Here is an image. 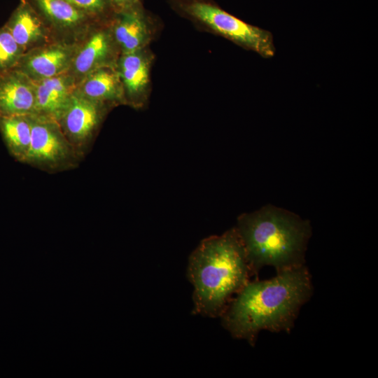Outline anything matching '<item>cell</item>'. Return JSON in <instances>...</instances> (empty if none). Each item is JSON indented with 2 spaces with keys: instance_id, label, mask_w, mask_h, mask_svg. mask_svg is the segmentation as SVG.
<instances>
[{
  "instance_id": "obj_5",
  "label": "cell",
  "mask_w": 378,
  "mask_h": 378,
  "mask_svg": "<svg viewBox=\"0 0 378 378\" xmlns=\"http://www.w3.org/2000/svg\"><path fill=\"white\" fill-rule=\"evenodd\" d=\"M31 136L25 162L49 172L75 167L81 156L69 143L59 123L30 115Z\"/></svg>"
},
{
  "instance_id": "obj_14",
  "label": "cell",
  "mask_w": 378,
  "mask_h": 378,
  "mask_svg": "<svg viewBox=\"0 0 378 378\" xmlns=\"http://www.w3.org/2000/svg\"><path fill=\"white\" fill-rule=\"evenodd\" d=\"M125 99L133 106L144 104L149 83L150 59L142 50L120 54L116 61Z\"/></svg>"
},
{
  "instance_id": "obj_8",
  "label": "cell",
  "mask_w": 378,
  "mask_h": 378,
  "mask_svg": "<svg viewBox=\"0 0 378 378\" xmlns=\"http://www.w3.org/2000/svg\"><path fill=\"white\" fill-rule=\"evenodd\" d=\"M78 41L58 39L29 50L15 68L34 81L68 72Z\"/></svg>"
},
{
  "instance_id": "obj_4",
  "label": "cell",
  "mask_w": 378,
  "mask_h": 378,
  "mask_svg": "<svg viewBox=\"0 0 378 378\" xmlns=\"http://www.w3.org/2000/svg\"><path fill=\"white\" fill-rule=\"evenodd\" d=\"M178 13L264 58L274 56L272 34L226 12L213 0H169Z\"/></svg>"
},
{
  "instance_id": "obj_18",
  "label": "cell",
  "mask_w": 378,
  "mask_h": 378,
  "mask_svg": "<svg viewBox=\"0 0 378 378\" xmlns=\"http://www.w3.org/2000/svg\"><path fill=\"white\" fill-rule=\"evenodd\" d=\"M97 22L111 20L115 10L108 0H66Z\"/></svg>"
},
{
  "instance_id": "obj_11",
  "label": "cell",
  "mask_w": 378,
  "mask_h": 378,
  "mask_svg": "<svg viewBox=\"0 0 378 378\" xmlns=\"http://www.w3.org/2000/svg\"><path fill=\"white\" fill-rule=\"evenodd\" d=\"M35 106L33 115L58 122L67 108L77 83L69 73L34 81Z\"/></svg>"
},
{
  "instance_id": "obj_1",
  "label": "cell",
  "mask_w": 378,
  "mask_h": 378,
  "mask_svg": "<svg viewBox=\"0 0 378 378\" xmlns=\"http://www.w3.org/2000/svg\"><path fill=\"white\" fill-rule=\"evenodd\" d=\"M313 291L305 265L276 272L270 279L250 280L220 316L222 326L233 337L251 346L262 330L289 333Z\"/></svg>"
},
{
  "instance_id": "obj_2",
  "label": "cell",
  "mask_w": 378,
  "mask_h": 378,
  "mask_svg": "<svg viewBox=\"0 0 378 378\" xmlns=\"http://www.w3.org/2000/svg\"><path fill=\"white\" fill-rule=\"evenodd\" d=\"M187 275L192 314L220 317L253 276L236 227L203 239L189 257Z\"/></svg>"
},
{
  "instance_id": "obj_12",
  "label": "cell",
  "mask_w": 378,
  "mask_h": 378,
  "mask_svg": "<svg viewBox=\"0 0 378 378\" xmlns=\"http://www.w3.org/2000/svg\"><path fill=\"white\" fill-rule=\"evenodd\" d=\"M34 83L14 68L0 71V117L33 115Z\"/></svg>"
},
{
  "instance_id": "obj_19",
  "label": "cell",
  "mask_w": 378,
  "mask_h": 378,
  "mask_svg": "<svg viewBox=\"0 0 378 378\" xmlns=\"http://www.w3.org/2000/svg\"><path fill=\"white\" fill-rule=\"evenodd\" d=\"M115 11L141 4V0H108Z\"/></svg>"
},
{
  "instance_id": "obj_7",
  "label": "cell",
  "mask_w": 378,
  "mask_h": 378,
  "mask_svg": "<svg viewBox=\"0 0 378 378\" xmlns=\"http://www.w3.org/2000/svg\"><path fill=\"white\" fill-rule=\"evenodd\" d=\"M106 106L89 99L76 89L58 120L65 137L81 155L99 127Z\"/></svg>"
},
{
  "instance_id": "obj_6",
  "label": "cell",
  "mask_w": 378,
  "mask_h": 378,
  "mask_svg": "<svg viewBox=\"0 0 378 378\" xmlns=\"http://www.w3.org/2000/svg\"><path fill=\"white\" fill-rule=\"evenodd\" d=\"M108 22L93 24L78 41L68 71L75 78L77 85L94 70L116 63L114 56L118 48L110 24L106 26Z\"/></svg>"
},
{
  "instance_id": "obj_15",
  "label": "cell",
  "mask_w": 378,
  "mask_h": 378,
  "mask_svg": "<svg viewBox=\"0 0 378 378\" xmlns=\"http://www.w3.org/2000/svg\"><path fill=\"white\" fill-rule=\"evenodd\" d=\"M76 90L89 99L105 106L126 104L115 64L103 66L91 72L78 83Z\"/></svg>"
},
{
  "instance_id": "obj_16",
  "label": "cell",
  "mask_w": 378,
  "mask_h": 378,
  "mask_svg": "<svg viewBox=\"0 0 378 378\" xmlns=\"http://www.w3.org/2000/svg\"><path fill=\"white\" fill-rule=\"evenodd\" d=\"M0 132L10 153L25 162L31 144L30 115L0 117Z\"/></svg>"
},
{
  "instance_id": "obj_3",
  "label": "cell",
  "mask_w": 378,
  "mask_h": 378,
  "mask_svg": "<svg viewBox=\"0 0 378 378\" xmlns=\"http://www.w3.org/2000/svg\"><path fill=\"white\" fill-rule=\"evenodd\" d=\"M244 245L253 275L265 266L276 272L305 265L312 236L308 220L271 204L245 213L235 226Z\"/></svg>"
},
{
  "instance_id": "obj_17",
  "label": "cell",
  "mask_w": 378,
  "mask_h": 378,
  "mask_svg": "<svg viewBox=\"0 0 378 378\" xmlns=\"http://www.w3.org/2000/svg\"><path fill=\"white\" fill-rule=\"evenodd\" d=\"M24 52L8 29L0 27V71L15 68Z\"/></svg>"
},
{
  "instance_id": "obj_10",
  "label": "cell",
  "mask_w": 378,
  "mask_h": 378,
  "mask_svg": "<svg viewBox=\"0 0 378 378\" xmlns=\"http://www.w3.org/2000/svg\"><path fill=\"white\" fill-rule=\"evenodd\" d=\"M110 26L121 54L142 50L148 41L150 18L141 4L115 11Z\"/></svg>"
},
{
  "instance_id": "obj_13",
  "label": "cell",
  "mask_w": 378,
  "mask_h": 378,
  "mask_svg": "<svg viewBox=\"0 0 378 378\" xmlns=\"http://www.w3.org/2000/svg\"><path fill=\"white\" fill-rule=\"evenodd\" d=\"M4 26L25 52L56 40L51 29L27 0H20Z\"/></svg>"
},
{
  "instance_id": "obj_9",
  "label": "cell",
  "mask_w": 378,
  "mask_h": 378,
  "mask_svg": "<svg viewBox=\"0 0 378 378\" xmlns=\"http://www.w3.org/2000/svg\"><path fill=\"white\" fill-rule=\"evenodd\" d=\"M51 29L79 40L94 23L99 22L66 0H27Z\"/></svg>"
}]
</instances>
